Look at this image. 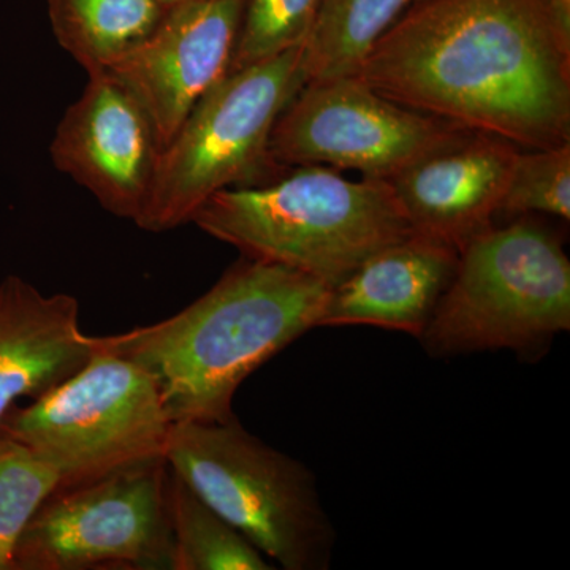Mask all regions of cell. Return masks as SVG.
<instances>
[{
  "mask_svg": "<svg viewBox=\"0 0 570 570\" xmlns=\"http://www.w3.org/2000/svg\"><path fill=\"white\" fill-rule=\"evenodd\" d=\"M355 77L381 96L520 149L570 142V6L419 0Z\"/></svg>",
  "mask_w": 570,
  "mask_h": 570,
  "instance_id": "cell-1",
  "label": "cell"
},
{
  "mask_svg": "<svg viewBox=\"0 0 570 570\" xmlns=\"http://www.w3.org/2000/svg\"><path fill=\"white\" fill-rule=\"evenodd\" d=\"M330 292L306 273L243 257L175 316L92 336L94 346L141 366L171 423L228 422L239 385L321 324Z\"/></svg>",
  "mask_w": 570,
  "mask_h": 570,
  "instance_id": "cell-2",
  "label": "cell"
},
{
  "mask_svg": "<svg viewBox=\"0 0 570 570\" xmlns=\"http://www.w3.org/2000/svg\"><path fill=\"white\" fill-rule=\"evenodd\" d=\"M190 223L243 257L287 266L332 288L414 232L387 179L352 181L317 165L220 190Z\"/></svg>",
  "mask_w": 570,
  "mask_h": 570,
  "instance_id": "cell-3",
  "label": "cell"
},
{
  "mask_svg": "<svg viewBox=\"0 0 570 570\" xmlns=\"http://www.w3.org/2000/svg\"><path fill=\"white\" fill-rule=\"evenodd\" d=\"M570 328V262L534 220L491 225L460 250L455 275L419 337L428 354H539Z\"/></svg>",
  "mask_w": 570,
  "mask_h": 570,
  "instance_id": "cell-4",
  "label": "cell"
},
{
  "mask_svg": "<svg viewBox=\"0 0 570 570\" xmlns=\"http://www.w3.org/2000/svg\"><path fill=\"white\" fill-rule=\"evenodd\" d=\"M168 466L236 531L287 570H325L336 546L316 478L238 419L174 423Z\"/></svg>",
  "mask_w": 570,
  "mask_h": 570,
  "instance_id": "cell-5",
  "label": "cell"
},
{
  "mask_svg": "<svg viewBox=\"0 0 570 570\" xmlns=\"http://www.w3.org/2000/svg\"><path fill=\"white\" fill-rule=\"evenodd\" d=\"M303 47L228 71L209 89L160 154L137 224L151 234L189 224L214 194L283 175L272 156L273 127L305 85Z\"/></svg>",
  "mask_w": 570,
  "mask_h": 570,
  "instance_id": "cell-6",
  "label": "cell"
},
{
  "mask_svg": "<svg viewBox=\"0 0 570 570\" xmlns=\"http://www.w3.org/2000/svg\"><path fill=\"white\" fill-rule=\"evenodd\" d=\"M94 348L78 373L0 420L58 472V490L167 461L174 423L153 377L130 360Z\"/></svg>",
  "mask_w": 570,
  "mask_h": 570,
  "instance_id": "cell-7",
  "label": "cell"
},
{
  "mask_svg": "<svg viewBox=\"0 0 570 570\" xmlns=\"http://www.w3.org/2000/svg\"><path fill=\"white\" fill-rule=\"evenodd\" d=\"M167 461L56 490L33 513L11 570H174Z\"/></svg>",
  "mask_w": 570,
  "mask_h": 570,
  "instance_id": "cell-8",
  "label": "cell"
},
{
  "mask_svg": "<svg viewBox=\"0 0 570 570\" xmlns=\"http://www.w3.org/2000/svg\"><path fill=\"white\" fill-rule=\"evenodd\" d=\"M466 129L374 91L358 77L306 81L273 127L269 156L281 170L333 167L389 179Z\"/></svg>",
  "mask_w": 570,
  "mask_h": 570,
  "instance_id": "cell-9",
  "label": "cell"
},
{
  "mask_svg": "<svg viewBox=\"0 0 570 570\" xmlns=\"http://www.w3.org/2000/svg\"><path fill=\"white\" fill-rule=\"evenodd\" d=\"M245 2L170 6L157 28L105 71L141 105L163 151L195 105L230 70Z\"/></svg>",
  "mask_w": 570,
  "mask_h": 570,
  "instance_id": "cell-10",
  "label": "cell"
},
{
  "mask_svg": "<svg viewBox=\"0 0 570 570\" xmlns=\"http://www.w3.org/2000/svg\"><path fill=\"white\" fill-rule=\"evenodd\" d=\"M50 154L56 170L104 209L137 223L163 148L141 105L104 71L89 75L85 91L63 112Z\"/></svg>",
  "mask_w": 570,
  "mask_h": 570,
  "instance_id": "cell-11",
  "label": "cell"
},
{
  "mask_svg": "<svg viewBox=\"0 0 570 570\" xmlns=\"http://www.w3.org/2000/svg\"><path fill=\"white\" fill-rule=\"evenodd\" d=\"M519 151L493 135L464 130L389 183L412 230L461 250L494 224Z\"/></svg>",
  "mask_w": 570,
  "mask_h": 570,
  "instance_id": "cell-12",
  "label": "cell"
},
{
  "mask_svg": "<svg viewBox=\"0 0 570 570\" xmlns=\"http://www.w3.org/2000/svg\"><path fill=\"white\" fill-rule=\"evenodd\" d=\"M459 257L460 250L444 239L411 232L332 288L318 326L371 325L420 337Z\"/></svg>",
  "mask_w": 570,
  "mask_h": 570,
  "instance_id": "cell-13",
  "label": "cell"
},
{
  "mask_svg": "<svg viewBox=\"0 0 570 570\" xmlns=\"http://www.w3.org/2000/svg\"><path fill=\"white\" fill-rule=\"evenodd\" d=\"M94 352L75 296L41 294L18 276L0 283V420L21 397L36 401L61 385Z\"/></svg>",
  "mask_w": 570,
  "mask_h": 570,
  "instance_id": "cell-14",
  "label": "cell"
},
{
  "mask_svg": "<svg viewBox=\"0 0 570 570\" xmlns=\"http://www.w3.org/2000/svg\"><path fill=\"white\" fill-rule=\"evenodd\" d=\"M168 6L160 0H48L59 47L86 73H104L157 28Z\"/></svg>",
  "mask_w": 570,
  "mask_h": 570,
  "instance_id": "cell-15",
  "label": "cell"
},
{
  "mask_svg": "<svg viewBox=\"0 0 570 570\" xmlns=\"http://www.w3.org/2000/svg\"><path fill=\"white\" fill-rule=\"evenodd\" d=\"M415 0H322L303 45L305 82L355 77L381 37Z\"/></svg>",
  "mask_w": 570,
  "mask_h": 570,
  "instance_id": "cell-16",
  "label": "cell"
},
{
  "mask_svg": "<svg viewBox=\"0 0 570 570\" xmlns=\"http://www.w3.org/2000/svg\"><path fill=\"white\" fill-rule=\"evenodd\" d=\"M168 521L174 538V570H272L227 520L198 497L167 464Z\"/></svg>",
  "mask_w": 570,
  "mask_h": 570,
  "instance_id": "cell-17",
  "label": "cell"
},
{
  "mask_svg": "<svg viewBox=\"0 0 570 570\" xmlns=\"http://www.w3.org/2000/svg\"><path fill=\"white\" fill-rule=\"evenodd\" d=\"M59 482L50 463L0 428V570H11L18 539Z\"/></svg>",
  "mask_w": 570,
  "mask_h": 570,
  "instance_id": "cell-18",
  "label": "cell"
},
{
  "mask_svg": "<svg viewBox=\"0 0 570 570\" xmlns=\"http://www.w3.org/2000/svg\"><path fill=\"white\" fill-rule=\"evenodd\" d=\"M322 0H246L230 70L302 48Z\"/></svg>",
  "mask_w": 570,
  "mask_h": 570,
  "instance_id": "cell-19",
  "label": "cell"
},
{
  "mask_svg": "<svg viewBox=\"0 0 570 570\" xmlns=\"http://www.w3.org/2000/svg\"><path fill=\"white\" fill-rule=\"evenodd\" d=\"M524 214H549L569 223L570 142L517 153L498 217Z\"/></svg>",
  "mask_w": 570,
  "mask_h": 570,
  "instance_id": "cell-20",
  "label": "cell"
},
{
  "mask_svg": "<svg viewBox=\"0 0 570 570\" xmlns=\"http://www.w3.org/2000/svg\"><path fill=\"white\" fill-rule=\"evenodd\" d=\"M160 2L165 3V6H176V3H181V2H189V0H160Z\"/></svg>",
  "mask_w": 570,
  "mask_h": 570,
  "instance_id": "cell-21",
  "label": "cell"
},
{
  "mask_svg": "<svg viewBox=\"0 0 570 570\" xmlns=\"http://www.w3.org/2000/svg\"><path fill=\"white\" fill-rule=\"evenodd\" d=\"M562 2L569 3V6H570V0H562Z\"/></svg>",
  "mask_w": 570,
  "mask_h": 570,
  "instance_id": "cell-22",
  "label": "cell"
},
{
  "mask_svg": "<svg viewBox=\"0 0 570 570\" xmlns=\"http://www.w3.org/2000/svg\"><path fill=\"white\" fill-rule=\"evenodd\" d=\"M415 2H419V0H415Z\"/></svg>",
  "mask_w": 570,
  "mask_h": 570,
  "instance_id": "cell-23",
  "label": "cell"
}]
</instances>
